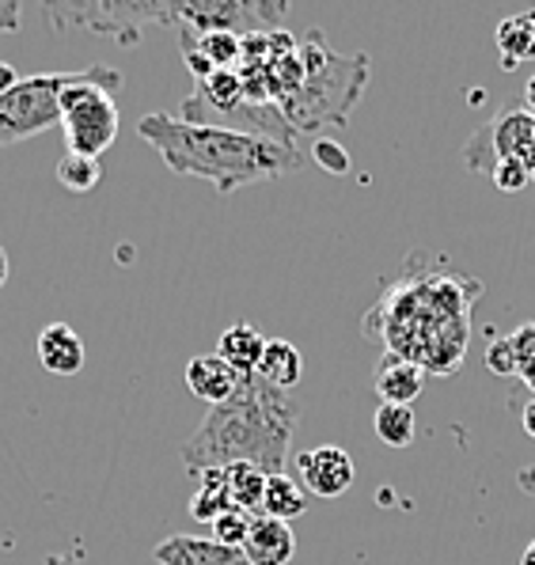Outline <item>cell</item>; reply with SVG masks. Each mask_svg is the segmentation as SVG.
Returning <instances> with one entry per match:
<instances>
[{
  "label": "cell",
  "mask_w": 535,
  "mask_h": 565,
  "mask_svg": "<svg viewBox=\"0 0 535 565\" xmlns=\"http://www.w3.org/2000/svg\"><path fill=\"white\" fill-rule=\"evenodd\" d=\"M300 425V403L289 391L244 376L236 395L210 406L194 437L183 440L179 456L190 475L224 471L232 463H255L266 475H285L289 448Z\"/></svg>",
  "instance_id": "1"
},
{
  "label": "cell",
  "mask_w": 535,
  "mask_h": 565,
  "mask_svg": "<svg viewBox=\"0 0 535 565\" xmlns=\"http://www.w3.org/2000/svg\"><path fill=\"white\" fill-rule=\"evenodd\" d=\"M137 134L160 152L175 175L213 182L217 194H232L252 182L281 179L300 171V152L289 145L266 141L252 134H232V129L194 126L179 115H145L137 121Z\"/></svg>",
  "instance_id": "2"
},
{
  "label": "cell",
  "mask_w": 535,
  "mask_h": 565,
  "mask_svg": "<svg viewBox=\"0 0 535 565\" xmlns=\"http://www.w3.org/2000/svg\"><path fill=\"white\" fill-rule=\"evenodd\" d=\"M300 61H304V81H300L297 99L285 107L292 129L312 134L319 126H346L368 81V57H342L319 31H304L300 34Z\"/></svg>",
  "instance_id": "3"
},
{
  "label": "cell",
  "mask_w": 535,
  "mask_h": 565,
  "mask_svg": "<svg viewBox=\"0 0 535 565\" xmlns=\"http://www.w3.org/2000/svg\"><path fill=\"white\" fill-rule=\"evenodd\" d=\"M122 88V73L110 65H88L76 73V81L62 92V129L68 152H81L99 160L118 137V103L115 92Z\"/></svg>",
  "instance_id": "4"
},
{
  "label": "cell",
  "mask_w": 535,
  "mask_h": 565,
  "mask_svg": "<svg viewBox=\"0 0 535 565\" xmlns=\"http://www.w3.org/2000/svg\"><path fill=\"white\" fill-rule=\"evenodd\" d=\"M73 81L76 73H39L0 95V145L8 149L62 126V92Z\"/></svg>",
  "instance_id": "5"
},
{
  "label": "cell",
  "mask_w": 535,
  "mask_h": 565,
  "mask_svg": "<svg viewBox=\"0 0 535 565\" xmlns=\"http://www.w3.org/2000/svg\"><path fill=\"white\" fill-rule=\"evenodd\" d=\"M46 15L57 31L81 28L103 39H115L118 46H137L145 23H168L171 0L163 4H122V0H84V4H46Z\"/></svg>",
  "instance_id": "6"
},
{
  "label": "cell",
  "mask_w": 535,
  "mask_h": 565,
  "mask_svg": "<svg viewBox=\"0 0 535 565\" xmlns=\"http://www.w3.org/2000/svg\"><path fill=\"white\" fill-rule=\"evenodd\" d=\"M285 4L281 0H171L168 23L186 31H228L239 39L281 31Z\"/></svg>",
  "instance_id": "7"
},
{
  "label": "cell",
  "mask_w": 535,
  "mask_h": 565,
  "mask_svg": "<svg viewBox=\"0 0 535 565\" xmlns=\"http://www.w3.org/2000/svg\"><path fill=\"white\" fill-rule=\"evenodd\" d=\"M505 160H521L524 168L535 171V115L524 107L490 118L463 145V163L479 175H494V168Z\"/></svg>",
  "instance_id": "8"
},
{
  "label": "cell",
  "mask_w": 535,
  "mask_h": 565,
  "mask_svg": "<svg viewBox=\"0 0 535 565\" xmlns=\"http://www.w3.org/2000/svg\"><path fill=\"white\" fill-rule=\"evenodd\" d=\"M297 471H300L304 490L315 493V498H342V493L353 486V478H357V467H353L350 451L339 448V445L300 451Z\"/></svg>",
  "instance_id": "9"
},
{
  "label": "cell",
  "mask_w": 535,
  "mask_h": 565,
  "mask_svg": "<svg viewBox=\"0 0 535 565\" xmlns=\"http://www.w3.org/2000/svg\"><path fill=\"white\" fill-rule=\"evenodd\" d=\"M152 558L160 565H247L244 551L221 546L205 535H168L152 546Z\"/></svg>",
  "instance_id": "10"
},
{
  "label": "cell",
  "mask_w": 535,
  "mask_h": 565,
  "mask_svg": "<svg viewBox=\"0 0 535 565\" xmlns=\"http://www.w3.org/2000/svg\"><path fill=\"white\" fill-rule=\"evenodd\" d=\"M292 554H297L292 524L258 512V516L252 520V532H247V543H244L247 565H289Z\"/></svg>",
  "instance_id": "11"
},
{
  "label": "cell",
  "mask_w": 535,
  "mask_h": 565,
  "mask_svg": "<svg viewBox=\"0 0 535 565\" xmlns=\"http://www.w3.org/2000/svg\"><path fill=\"white\" fill-rule=\"evenodd\" d=\"M239 380H244V376H239L232 364H224L217 353H202V358H194V361L186 364L190 395H197L202 403H210V406L228 403V398L236 395Z\"/></svg>",
  "instance_id": "12"
},
{
  "label": "cell",
  "mask_w": 535,
  "mask_h": 565,
  "mask_svg": "<svg viewBox=\"0 0 535 565\" xmlns=\"http://www.w3.org/2000/svg\"><path fill=\"white\" fill-rule=\"evenodd\" d=\"M373 384H376L379 403L410 406L414 398L421 395V387H426V372H421L414 361H403V358H395V353H384L376 364Z\"/></svg>",
  "instance_id": "13"
},
{
  "label": "cell",
  "mask_w": 535,
  "mask_h": 565,
  "mask_svg": "<svg viewBox=\"0 0 535 565\" xmlns=\"http://www.w3.org/2000/svg\"><path fill=\"white\" fill-rule=\"evenodd\" d=\"M39 364L54 376H76L84 369V342L68 323H50L39 334Z\"/></svg>",
  "instance_id": "14"
},
{
  "label": "cell",
  "mask_w": 535,
  "mask_h": 565,
  "mask_svg": "<svg viewBox=\"0 0 535 565\" xmlns=\"http://www.w3.org/2000/svg\"><path fill=\"white\" fill-rule=\"evenodd\" d=\"M266 342H270V338H266L258 327H252V323H236V327H228V330L221 334L217 358H221L224 364H232V369H236L239 376H255V372H258V361H263Z\"/></svg>",
  "instance_id": "15"
},
{
  "label": "cell",
  "mask_w": 535,
  "mask_h": 565,
  "mask_svg": "<svg viewBox=\"0 0 535 565\" xmlns=\"http://www.w3.org/2000/svg\"><path fill=\"white\" fill-rule=\"evenodd\" d=\"M255 376L278 391H292L300 384V376H304V353L292 342H285V338H270Z\"/></svg>",
  "instance_id": "16"
},
{
  "label": "cell",
  "mask_w": 535,
  "mask_h": 565,
  "mask_svg": "<svg viewBox=\"0 0 535 565\" xmlns=\"http://www.w3.org/2000/svg\"><path fill=\"white\" fill-rule=\"evenodd\" d=\"M494 39H497V54H502V68H516L521 61L535 57V8L497 23Z\"/></svg>",
  "instance_id": "17"
},
{
  "label": "cell",
  "mask_w": 535,
  "mask_h": 565,
  "mask_svg": "<svg viewBox=\"0 0 535 565\" xmlns=\"http://www.w3.org/2000/svg\"><path fill=\"white\" fill-rule=\"evenodd\" d=\"M224 482H228V493H232V509L252 512V516L263 512L266 482H270V475H266L263 467L232 463V467H224Z\"/></svg>",
  "instance_id": "18"
},
{
  "label": "cell",
  "mask_w": 535,
  "mask_h": 565,
  "mask_svg": "<svg viewBox=\"0 0 535 565\" xmlns=\"http://www.w3.org/2000/svg\"><path fill=\"white\" fill-rule=\"evenodd\" d=\"M304 512H308L304 486H297L289 475H270V482H266V498H263V516H274V520L292 524V520L304 516Z\"/></svg>",
  "instance_id": "19"
},
{
  "label": "cell",
  "mask_w": 535,
  "mask_h": 565,
  "mask_svg": "<svg viewBox=\"0 0 535 565\" xmlns=\"http://www.w3.org/2000/svg\"><path fill=\"white\" fill-rule=\"evenodd\" d=\"M224 512H232V493H228V482H224V471H205L197 493L190 498V516H194L197 524H213Z\"/></svg>",
  "instance_id": "20"
},
{
  "label": "cell",
  "mask_w": 535,
  "mask_h": 565,
  "mask_svg": "<svg viewBox=\"0 0 535 565\" xmlns=\"http://www.w3.org/2000/svg\"><path fill=\"white\" fill-rule=\"evenodd\" d=\"M179 31H186V28H179ZM186 34L217 68H239V57H244V39H239V34H228V31H205V34L186 31Z\"/></svg>",
  "instance_id": "21"
},
{
  "label": "cell",
  "mask_w": 535,
  "mask_h": 565,
  "mask_svg": "<svg viewBox=\"0 0 535 565\" xmlns=\"http://www.w3.org/2000/svg\"><path fill=\"white\" fill-rule=\"evenodd\" d=\"M103 179V163L92 160V156H81V152H65L57 160V182L73 194H88V190L99 186Z\"/></svg>",
  "instance_id": "22"
},
{
  "label": "cell",
  "mask_w": 535,
  "mask_h": 565,
  "mask_svg": "<svg viewBox=\"0 0 535 565\" xmlns=\"http://www.w3.org/2000/svg\"><path fill=\"white\" fill-rule=\"evenodd\" d=\"M373 425H376V437L384 440V445L407 448L410 440H414V406H387V403H379Z\"/></svg>",
  "instance_id": "23"
},
{
  "label": "cell",
  "mask_w": 535,
  "mask_h": 565,
  "mask_svg": "<svg viewBox=\"0 0 535 565\" xmlns=\"http://www.w3.org/2000/svg\"><path fill=\"white\" fill-rule=\"evenodd\" d=\"M509 345H513V361H516V376L524 380V387L535 395V323H524L509 334Z\"/></svg>",
  "instance_id": "24"
},
{
  "label": "cell",
  "mask_w": 535,
  "mask_h": 565,
  "mask_svg": "<svg viewBox=\"0 0 535 565\" xmlns=\"http://www.w3.org/2000/svg\"><path fill=\"white\" fill-rule=\"evenodd\" d=\"M252 512H239V509H232V512H224L221 520H213V543H221V546H232V551H244V543H247V532H252Z\"/></svg>",
  "instance_id": "25"
},
{
  "label": "cell",
  "mask_w": 535,
  "mask_h": 565,
  "mask_svg": "<svg viewBox=\"0 0 535 565\" xmlns=\"http://www.w3.org/2000/svg\"><path fill=\"white\" fill-rule=\"evenodd\" d=\"M312 156H315L319 168L331 171V175H346V171H350V152L342 149L339 141H327V137H319Z\"/></svg>",
  "instance_id": "26"
},
{
  "label": "cell",
  "mask_w": 535,
  "mask_h": 565,
  "mask_svg": "<svg viewBox=\"0 0 535 565\" xmlns=\"http://www.w3.org/2000/svg\"><path fill=\"white\" fill-rule=\"evenodd\" d=\"M494 186L497 190H505V194H516V190H524V186H532V171L524 168L521 160H505V163H497L494 168Z\"/></svg>",
  "instance_id": "27"
},
{
  "label": "cell",
  "mask_w": 535,
  "mask_h": 565,
  "mask_svg": "<svg viewBox=\"0 0 535 565\" xmlns=\"http://www.w3.org/2000/svg\"><path fill=\"white\" fill-rule=\"evenodd\" d=\"M486 369L494 376H516V361H513V345H509V334L505 338H494L486 350Z\"/></svg>",
  "instance_id": "28"
},
{
  "label": "cell",
  "mask_w": 535,
  "mask_h": 565,
  "mask_svg": "<svg viewBox=\"0 0 535 565\" xmlns=\"http://www.w3.org/2000/svg\"><path fill=\"white\" fill-rule=\"evenodd\" d=\"M20 31V0H0V34Z\"/></svg>",
  "instance_id": "29"
},
{
  "label": "cell",
  "mask_w": 535,
  "mask_h": 565,
  "mask_svg": "<svg viewBox=\"0 0 535 565\" xmlns=\"http://www.w3.org/2000/svg\"><path fill=\"white\" fill-rule=\"evenodd\" d=\"M15 84H20V76H15V68L8 65V61H0V95H4V92H12Z\"/></svg>",
  "instance_id": "30"
},
{
  "label": "cell",
  "mask_w": 535,
  "mask_h": 565,
  "mask_svg": "<svg viewBox=\"0 0 535 565\" xmlns=\"http://www.w3.org/2000/svg\"><path fill=\"white\" fill-rule=\"evenodd\" d=\"M516 486H521L528 498H535V467H524V471L516 475Z\"/></svg>",
  "instance_id": "31"
},
{
  "label": "cell",
  "mask_w": 535,
  "mask_h": 565,
  "mask_svg": "<svg viewBox=\"0 0 535 565\" xmlns=\"http://www.w3.org/2000/svg\"><path fill=\"white\" fill-rule=\"evenodd\" d=\"M521 422H524V433H528V437H535V395L528 398V403H524Z\"/></svg>",
  "instance_id": "32"
},
{
  "label": "cell",
  "mask_w": 535,
  "mask_h": 565,
  "mask_svg": "<svg viewBox=\"0 0 535 565\" xmlns=\"http://www.w3.org/2000/svg\"><path fill=\"white\" fill-rule=\"evenodd\" d=\"M524 110H528V115H535V76L528 84H524Z\"/></svg>",
  "instance_id": "33"
},
{
  "label": "cell",
  "mask_w": 535,
  "mask_h": 565,
  "mask_svg": "<svg viewBox=\"0 0 535 565\" xmlns=\"http://www.w3.org/2000/svg\"><path fill=\"white\" fill-rule=\"evenodd\" d=\"M8 274H12V263H8V250L0 247V289L8 285Z\"/></svg>",
  "instance_id": "34"
},
{
  "label": "cell",
  "mask_w": 535,
  "mask_h": 565,
  "mask_svg": "<svg viewBox=\"0 0 535 565\" xmlns=\"http://www.w3.org/2000/svg\"><path fill=\"white\" fill-rule=\"evenodd\" d=\"M521 565H535V539L528 546H524V554H521Z\"/></svg>",
  "instance_id": "35"
},
{
  "label": "cell",
  "mask_w": 535,
  "mask_h": 565,
  "mask_svg": "<svg viewBox=\"0 0 535 565\" xmlns=\"http://www.w3.org/2000/svg\"><path fill=\"white\" fill-rule=\"evenodd\" d=\"M46 565H76V562L73 558H62V554H50Z\"/></svg>",
  "instance_id": "36"
}]
</instances>
